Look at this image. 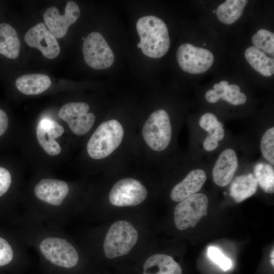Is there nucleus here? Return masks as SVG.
Here are the masks:
<instances>
[{
	"mask_svg": "<svg viewBox=\"0 0 274 274\" xmlns=\"http://www.w3.org/2000/svg\"><path fill=\"white\" fill-rule=\"evenodd\" d=\"M70 188L64 181L44 178L34 186V199L24 213L33 220L46 225L63 228L72 212L67 201Z\"/></svg>",
	"mask_w": 274,
	"mask_h": 274,
	"instance_id": "nucleus-1",
	"label": "nucleus"
},
{
	"mask_svg": "<svg viewBox=\"0 0 274 274\" xmlns=\"http://www.w3.org/2000/svg\"><path fill=\"white\" fill-rule=\"evenodd\" d=\"M136 28L140 37L137 45L144 55L151 58H159L168 51L170 39L166 25L160 18L153 15L140 18Z\"/></svg>",
	"mask_w": 274,
	"mask_h": 274,
	"instance_id": "nucleus-2",
	"label": "nucleus"
},
{
	"mask_svg": "<svg viewBox=\"0 0 274 274\" xmlns=\"http://www.w3.org/2000/svg\"><path fill=\"white\" fill-rule=\"evenodd\" d=\"M124 134L123 127L118 120L111 119L102 122L88 141V154L96 160L109 156L119 147Z\"/></svg>",
	"mask_w": 274,
	"mask_h": 274,
	"instance_id": "nucleus-3",
	"label": "nucleus"
},
{
	"mask_svg": "<svg viewBox=\"0 0 274 274\" xmlns=\"http://www.w3.org/2000/svg\"><path fill=\"white\" fill-rule=\"evenodd\" d=\"M137 230L129 222L118 221L109 229L103 244L105 256L113 259L127 254L136 244Z\"/></svg>",
	"mask_w": 274,
	"mask_h": 274,
	"instance_id": "nucleus-4",
	"label": "nucleus"
},
{
	"mask_svg": "<svg viewBox=\"0 0 274 274\" xmlns=\"http://www.w3.org/2000/svg\"><path fill=\"white\" fill-rule=\"evenodd\" d=\"M143 138L152 150L161 152L166 149L172 136L170 118L166 111L157 110L146 120L142 130Z\"/></svg>",
	"mask_w": 274,
	"mask_h": 274,
	"instance_id": "nucleus-5",
	"label": "nucleus"
},
{
	"mask_svg": "<svg viewBox=\"0 0 274 274\" xmlns=\"http://www.w3.org/2000/svg\"><path fill=\"white\" fill-rule=\"evenodd\" d=\"M208 206V197L202 193L193 194L180 201L174 211L176 227L184 230L195 227L203 216L207 215Z\"/></svg>",
	"mask_w": 274,
	"mask_h": 274,
	"instance_id": "nucleus-6",
	"label": "nucleus"
},
{
	"mask_svg": "<svg viewBox=\"0 0 274 274\" xmlns=\"http://www.w3.org/2000/svg\"><path fill=\"white\" fill-rule=\"evenodd\" d=\"M83 53L86 63L95 70L108 68L114 61L112 49L104 37L97 32L89 33L85 39Z\"/></svg>",
	"mask_w": 274,
	"mask_h": 274,
	"instance_id": "nucleus-7",
	"label": "nucleus"
},
{
	"mask_svg": "<svg viewBox=\"0 0 274 274\" xmlns=\"http://www.w3.org/2000/svg\"><path fill=\"white\" fill-rule=\"evenodd\" d=\"M148 195L145 186L139 181L130 178L116 182L109 194L111 203L117 207L135 206L144 201Z\"/></svg>",
	"mask_w": 274,
	"mask_h": 274,
	"instance_id": "nucleus-8",
	"label": "nucleus"
},
{
	"mask_svg": "<svg viewBox=\"0 0 274 274\" xmlns=\"http://www.w3.org/2000/svg\"><path fill=\"white\" fill-rule=\"evenodd\" d=\"M177 59L180 67L184 72L199 74L206 72L211 67L214 57L209 50L185 43L178 48Z\"/></svg>",
	"mask_w": 274,
	"mask_h": 274,
	"instance_id": "nucleus-9",
	"label": "nucleus"
},
{
	"mask_svg": "<svg viewBox=\"0 0 274 274\" xmlns=\"http://www.w3.org/2000/svg\"><path fill=\"white\" fill-rule=\"evenodd\" d=\"M89 108L84 102H68L60 109L58 116L68 124L74 134L81 136L87 133L95 121V115L88 113Z\"/></svg>",
	"mask_w": 274,
	"mask_h": 274,
	"instance_id": "nucleus-10",
	"label": "nucleus"
},
{
	"mask_svg": "<svg viewBox=\"0 0 274 274\" xmlns=\"http://www.w3.org/2000/svg\"><path fill=\"white\" fill-rule=\"evenodd\" d=\"M80 15L78 4L73 1L67 3L63 15H60L58 9L51 7L47 9L44 14V22L48 30L56 38L64 37L68 27L74 23Z\"/></svg>",
	"mask_w": 274,
	"mask_h": 274,
	"instance_id": "nucleus-11",
	"label": "nucleus"
},
{
	"mask_svg": "<svg viewBox=\"0 0 274 274\" xmlns=\"http://www.w3.org/2000/svg\"><path fill=\"white\" fill-rule=\"evenodd\" d=\"M24 41L29 47L41 51L47 58H55L60 53V47L56 38L43 23L29 29L24 36Z\"/></svg>",
	"mask_w": 274,
	"mask_h": 274,
	"instance_id": "nucleus-12",
	"label": "nucleus"
},
{
	"mask_svg": "<svg viewBox=\"0 0 274 274\" xmlns=\"http://www.w3.org/2000/svg\"><path fill=\"white\" fill-rule=\"evenodd\" d=\"M64 132L63 127L55 121L43 119L40 121L36 128L38 141L49 155L56 156L61 151L59 144L55 140Z\"/></svg>",
	"mask_w": 274,
	"mask_h": 274,
	"instance_id": "nucleus-13",
	"label": "nucleus"
},
{
	"mask_svg": "<svg viewBox=\"0 0 274 274\" xmlns=\"http://www.w3.org/2000/svg\"><path fill=\"white\" fill-rule=\"evenodd\" d=\"M238 167V160L234 151L226 149L219 156L214 166L213 179L218 186L224 187L231 181Z\"/></svg>",
	"mask_w": 274,
	"mask_h": 274,
	"instance_id": "nucleus-14",
	"label": "nucleus"
},
{
	"mask_svg": "<svg viewBox=\"0 0 274 274\" xmlns=\"http://www.w3.org/2000/svg\"><path fill=\"white\" fill-rule=\"evenodd\" d=\"M206 179V174L203 170L195 169L191 170L172 189L170 198L175 201H181L196 194L201 188Z\"/></svg>",
	"mask_w": 274,
	"mask_h": 274,
	"instance_id": "nucleus-15",
	"label": "nucleus"
},
{
	"mask_svg": "<svg viewBox=\"0 0 274 274\" xmlns=\"http://www.w3.org/2000/svg\"><path fill=\"white\" fill-rule=\"evenodd\" d=\"M214 89H210L206 93L207 100L212 104L218 102L221 99L233 105H241L247 100L246 95L241 92L240 87L236 84L229 85L227 81L223 80L215 83Z\"/></svg>",
	"mask_w": 274,
	"mask_h": 274,
	"instance_id": "nucleus-16",
	"label": "nucleus"
},
{
	"mask_svg": "<svg viewBox=\"0 0 274 274\" xmlns=\"http://www.w3.org/2000/svg\"><path fill=\"white\" fill-rule=\"evenodd\" d=\"M199 124L209 132L203 143L204 149L207 151L215 150L218 146L219 141H221L224 136L223 124L218 120L215 114L206 113L200 117Z\"/></svg>",
	"mask_w": 274,
	"mask_h": 274,
	"instance_id": "nucleus-17",
	"label": "nucleus"
},
{
	"mask_svg": "<svg viewBox=\"0 0 274 274\" xmlns=\"http://www.w3.org/2000/svg\"><path fill=\"white\" fill-rule=\"evenodd\" d=\"M143 274H182V269L174 258L167 255H152L145 262Z\"/></svg>",
	"mask_w": 274,
	"mask_h": 274,
	"instance_id": "nucleus-18",
	"label": "nucleus"
},
{
	"mask_svg": "<svg viewBox=\"0 0 274 274\" xmlns=\"http://www.w3.org/2000/svg\"><path fill=\"white\" fill-rule=\"evenodd\" d=\"M15 84L21 93L26 95H37L48 89L51 85V81L46 75L32 74L19 77Z\"/></svg>",
	"mask_w": 274,
	"mask_h": 274,
	"instance_id": "nucleus-19",
	"label": "nucleus"
},
{
	"mask_svg": "<svg viewBox=\"0 0 274 274\" xmlns=\"http://www.w3.org/2000/svg\"><path fill=\"white\" fill-rule=\"evenodd\" d=\"M257 188V181L253 175H242L236 177L231 182L229 194L238 203L254 195Z\"/></svg>",
	"mask_w": 274,
	"mask_h": 274,
	"instance_id": "nucleus-20",
	"label": "nucleus"
},
{
	"mask_svg": "<svg viewBox=\"0 0 274 274\" xmlns=\"http://www.w3.org/2000/svg\"><path fill=\"white\" fill-rule=\"evenodd\" d=\"M21 44L15 29L11 25L0 24V54L10 59L19 54Z\"/></svg>",
	"mask_w": 274,
	"mask_h": 274,
	"instance_id": "nucleus-21",
	"label": "nucleus"
},
{
	"mask_svg": "<svg viewBox=\"0 0 274 274\" xmlns=\"http://www.w3.org/2000/svg\"><path fill=\"white\" fill-rule=\"evenodd\" d=\"M245 57L251 66L262 76L269 77L274 73V60L254 46L248 47Z\"/></svg>",
	"mask_w": 274,
	"mask_h": 274,
	"instance_id": "nucleus-22",
	"label": "nucleus"
},
{
	"mask_svg": "<svg viewBox=\"0 0 274 274\" xmlns=\"http://www.w3.org/2000/svg\"><path fill=\"white\" fill-rule=\"evenodd\" d=\"M248 2L247 0H226L217 8L218 19L225 24L233 23L241 17Z\"/></svg>",
	"mask_w": 274,
	"mask_h": 274,
	"instance_id": "nucleus-23",
	"label": "nucleus"
},
{
	"mask_svg": "<svg viewBox=\"0 0 274 274\" xmlns=\"http://www.w3.org/2000/svg\"><path fill=\"white\" fill-rule=\"evenodd\" d=\"M254 174L258 184L265 193L274 192V170L271 165L259 162L254 166Z\"/></svg>",
	"mask_w": 274,
	"mask_h": 274,
	"instance_id": "nucleus-24",
	"label": "nucleus"
},
{
	"mask_svg": "<svg viewBox=\"0 0 274 274\" xmlns=\"http://www.w3.org/2000/svg\"><path fill=\"white\" fill-rule=\"evenodd\" d=\"M26 252V246L23 242L12 245L0 236V267L10 264L16 256H24Z\"/></svg>",
	"mask_w": 274,
	"mask_h": 274,
	"instance_id": "nucleus-25",
	"label": "nucleus"
},
{
	"mask_svg": "<svg viewBox=\"0 0 274 274\" xmlns=\"http://www.w3.org/2000/svg\"><path fill=\"white\" fill-rule=\"evenodd\" d=\"M252 42L256 48L273 57L274 34L269 30L261 29L253 36Z\"/></svg>",
	"mask_w": 274,
	"mask_h": 274,
	"instance_id": "nucleus-26",
	"label": "nucleus"
},
{
	"mask_svg": "<svg viewBox=\"0 0 274 274\" xmlns=\"http://www.w3.org/2000/svg\"><path fill=\"white\" fill-rule=\"evenodd\" d=\"M260 149L263 157L271 164H274V127L267 129L262 136Z\"/></svg>",
	"mask_w": 274,
	"mask_h": 274,
	"instance_id": "nucleus-27",
	"label": "nucleus"
},
{
	"mask_svg": "<svg viewBox=\"0 0 274 274\" xmlns=\"http://www.w3.org/2000/svg\"><path fill=\"white\" fill-rule=\"evenodd\" d=\"M207 253L209 257L223 270L226 271L231 267V260L225 256L218 248L209 247Z\"/></svg>",
	"mask_w": 274,
	"mask_h": 274,
	"instance_id": "nucleus-28",
	"label": "nucleus"
},
{
	"mask_svg": "<svg viewBox=\"0 0 274 274\" xmlns=\"http://www.w3.org/2000/svg\"><path fill=\"white\" fill-rule=\"evenodd\" d=\"M12 184V177L6 168L0 166V197L5 194Z\"/></svg>",
	"mask_w": 274,
	"mask_h": 274,
	"instance_id": "nucleus-29",
	"label": "nucleus"
},
{
	"mask_svg": "<svg viewBox=\"0 0 274 274\" xmlns=\"http://www.w3.org/2000/svg\"><path fill=\"white\" fill-rule=\"evenodd\" d=\"M9 124L8 117L6 113L0 109V136L7 130Z\"/></svg>",
	"mask_w": 274,
	"mask_h": 274,
	"instance_id": "nucleus-30",
	"label": "nucleus"
},
{
	"mask_svg": "<svg viewBox=\"0 0 274 274\" xmlns=\"http://www.w3.org/2000/svg\"><path fill=\"white\" fill-rule=\"evenodd\" d=\"M215 12H216L215 10H214L213 11V13H215Z\"/></svg>",
	"mask_w": 274,
	"mask_h": 274,
	"instance_id": "nucleus-31",
	"label": "nucleus"
}]
</instances>
